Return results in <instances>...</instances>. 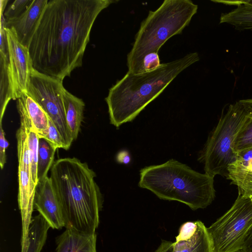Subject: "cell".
Here are the masks:
<instances>
[{
  "label": "cell",
  "instance_id": "cell-26",
  "mask_svg": "<svg viewBox=\"0 0 252 252\" xmlns=\"http://www.w3.org/2000/svg\"><path fill=\"white\" fill-rule=\"evenodd\" d=\"M8 146L4 130L2 128V123H0V166L2 169L6 163V149Z\"/></svg>",
  "mask_w": 252,
  "mask_h": 252
},
{
  "label": "cell",
  "instance_id": "cell-22",
  "mask_svg": "<svg viewBox=\"0 0 252 252\" xmlns=\"http://www.w3.org/2000/svg\"><path fill=\"white\" fill-rule=\"evenodd\" d=\"M251 149H252V116L237 134L233 145V151L237 155Z\"/></svg>",
  "mask_w": 252,
  "mask_h": 252
},
{
  "label": "cell",
  "instance_id": "cell-19",
  "mask_svg": "<svg viewBox=\"0 0 252 252\" xmlns=\"http://www.w3.org/2000/svg\"><path fill=\"white\" fill-rule=\"evenodd\" d=\"M226 177L237 186L239 194L252 195V168L235 162L228 166Z\"/></svg>",
  "mask_w": 252,
  "mask_h": 252
},
{
  "label": "cell",
  "instance_id": "cell-28",
  "mask_svg": "<svg viewBox=\"0 0 252 252\" xmlns=\"http://www.w3.org/2000/svg\"><path fill=\"white\" fill-rule=\"evenodd\" d=\"M174 242L162 240L155 252H173Z\"/></svg>",
  "mask_w": 252,
  "mask_h": 252
},
{
  "label": "cell",
  "instance_id": "cell-3",
  "mask_svg": "<svg viewBox=\"0 0 252 252\" xmlns=\"http://www.w3.org/2000/svg\"><path fill=\"white\" fill-rule=\"evenodd\" d=\"M199 60L197 53H190L153 70L127 72L109 89L105 98L110 124L118 128L134 120L181 72Z\"/></svg>",
  "mask_w": 252,
  "mask_h": 252
},
{
  "label": "cell",
  "instance_id": "cell-8",
  "mask_svg": "<svg viewBox=\"0 0 252 252\" xmlns=\"http://www.w3.org/2000/svg\"><path fill=\"white\" fill-rule=\"evenodd\" d=\"M63 80L32 70L27 93L43 109L58 129L65 145L69 149L73 141L68 128L63 94Z\"/></svg>",
  "mask_w": 252,
  "mask_h": 252
},
{
  "label": "cell",
  "instance_id": "cell-18",
  "mask_svg": "<svg viewBox=\"0 0 252 252\" xmlns=\"http://www.w3.org/2000/svg\"><path fill=\"white\" fill-rule=\"evenodd\" d=\"M220 23L230 24L240 31L252 30V1L239 5L231 11L222 14Z\"/></svg>",
  "mask_w": 252,
  "mask_h": 252
},
{
  "label": "cell",
  "instance_id": "cell-2",
  "mask_svg": "<svg viewBox=\"0 0 252 252\" xmlns=\"http://www.w3.org/2000/svg\"><path fill=\"white\" fill-rule=\"evenodd\" d=\"M88 164L76 158L54 161L50 178L61 204L65 228L95 233L103 197Z\"/></svg>",
  "mask_w": 252,
  "mask_h": 252
},
{
  "label": "cell",
  "instance_id": "cell-20",
  "mask_svg": "<svg viewBox=\"0 0 252 252\" xmlns=\"http://www.w3.org/2000/svg\"><path fill=\"white\" fill-rule=\"evenodd\" d=\"M12 99L9 72L8 52H0V123L6 106Z\"/></svg>",
  "mask_w": 252,
  "mask_h": 252
},
{
  "label": "cell",
  "instance_id": "cell-24",
  "mask_svg": "<svg viewBox=\"0 0 252 252\" xmlns=\"http://www.w3.org/2000/svg\"><path fill=\"white\" fill-rule=\"evenodd\" d=\"M43 138L48 141L56 149L62 148L65 150L63 139L50 118L49 127Z\"/></svg>",
  "mask_w": 252,
  "mask_h": 252
},
{
  "label": "cell",
  "instance_id": "cell-15",
  "mask_svg": "<svg viewBox=\"0 0 252 252\" xmlns=\"http://www.w3.org/2000/svg\"><path fill=\"white\" fill-rule=\"evenodd\" d=\"M65 119L72 139L75 140L80 132L83 119L85 103L82 99L73 95L66 90L63 94Z\"/></svg>",
  "mask_w": 252,
  "mask_h": 252
},
{
  "label": "cell",
  "instance_id": "cell-4",
  "mask_svg": "<svg viewBox=\"0 0 252 252\" xmlns=\"http://www.w3.org/2000/svg\"><path fill=\"white\" fill-rule=\"evenodd\" d=\"M214 179L170 159L142 168L138 186L150 190L160 199L177 201L196 210L206 208L214 200Z\"/></svg>",
  "mask_w": 252,
  "mask_h": 252
},
{
  "label": "cell",
  "instance_id": "cell-27",
  "mask_svg": "<svg viewBox=\"0 0 252 252\" xmlns=\"http://www.w3.org/2000/svg\"><path fill=\"white\" fill-rule=\"evenodd\" d=\"M238 159L235 161L248 168H252V149L242 152L237 155Z\"/></svg>",
  "mask_w": 252,
  "mask_h": 252
},
{
  "label": "cell",
  "instance_id": "cell-21",
  "mask_svg": "<svg viewBox=\"0 0 252 252\" xmlns=\"http://www.w3.org/2000/svg\"><path fill=\"white\" fill-rule=\"evenodd\" d=\"M56 149L44 138H39L37 157V177L38 182L47 177L48 172L54 161Z\"/></svg>",
  "mask_w": 252,
  "mask_h": 252
},
{
  "label": "cell",
  "instance_id": "cell-11",
  "mask_svg": "<svg viewBox=\"0 0 252 252\" xmlns=\"http://www.w3.org/2000/svg\"><path fill=\"white\" fill-rule=\"evenodd\" d=\"M173 252H215L207 227L200 220L182 224L174 242Z\"/></svg>",
  "mask_w": 252,
  "mask_h": 252
},
{
  "label": "cell",
  "instance_id": "cell-6",
  "mask_svg": "<svg viewBox=\"0 0 252 252\" xmlns=\"http://www.w3.org/2000/svg\"><path fill=\"white\" fill-rule=\"evenodd\" d=\"M252 116L239 101L230 104L226 112L222 113L198 158L204 164L206 174L226 177L228 166L238 159L233 151L234 140Z\"/></svg>",
  "mask_w": 252,
  "mask_h": 252
},
{
  "label": "cell",
  "instance_id": "cell-17",
  "mask_svg": "<svg viewBox=\"0 0 252 252\" xmlns=\"http://www.w3.org/2000/svg\"><path fill=\"white\" fill-rule=\"evenodd\" d=\"M49 228L48 223L40 214L33 217L25 252H40L45 243Z\"/></svg>",
  "mask_w": 252,
  "mask_h": 252
},
{
  "label": "cell",
  "instance_id": "cell-31",
  "mask_svg": "<svg viewBox=\"0 0 252 252\" xmlns=\"http://www.w3.org/2000/svg\"><path fill=\"white\" fill-rule=\"evenodd\" d=\"M239 101L245 107L247 110L252 114V98L242 99Z\"/></svg>",
  "mask_w": 252,
  "mask_h": 252
},
{
  "label": "cell",
  "instance_id": "cell-12",
  "mask_svg": "<svg viewBox=\"0 0 252 252\" xmlns=\"http://www.w3.org/2000/svg\"><path fill=\"white\" fill-rule=\"evenodd\" d=\"M48 2V0H32L21 16L6 22V28H13L20 42L28 48Z\"/></svg>",
  "mask_w": 252,
  "mask_h": 252
},
{
  "label": "cell",
  "instance_id": "cell-29",
  "mask_svg": "<svg viewBox=\"0 0 252 252\" xmlns=\"http://www.w3.org/2000/svg\"><path fill=\"white\" fill-rule=\"evenodd\" d=\"M116 159L119 163L127 164L131 161V157L128 151L123 150L118 153Z\"/></svg>",
  "mask_w": 252,
  "mask_h": 252
},
{
  "label": "cell",
  "instance_id": "cell-7",
  "mask_svg": "<svg viewBox=\"0 0 252 252\" xmlns=\"http://www.w3.org/2000/svg\"><path fill=\"white\" fill-rule=\"evenodd\" d=\"M252 227V195L238 193L232 207L207 230L215 252H238Z\"/></svg>",
  "mask_w": 252,
  "mask_h": 252
},
{
  "label": "cell",
  "instance_id": "cell-10",
  "mask_svg": "<svg viewBox=\"0 0 252 252\" xmlns=\"http://www.w3.org/2000/svg\"><path fill=\"white\" fill-rule=\"evenodd\" d=\"M35 208L52 229L65 227L62 207L49 177L39 181L34 198Z\"/></svg>",
  "mask_w": 252,
  "mask_h": 252
},
{
  "label": "cell",
  "instance_id": "cell-30",
  "mask_svg": "<svg viewBox=\"0 0 252 252\" xmlns=\"http://www.w3.org/2000/svg\"><path fill=\"white\" fill-rule=\"evenodd\" d=\"M241 252H252V227L243 243Z\"/></svg>",
  "mask_w": 252,
  "mask_h": 252
},
{
  "label": "cell",
  "instance_id": "cell-14",
  "mask_svg": "<svg viewBox=\"0 0 252 252\" xmlns=\"http://www.w3.org/2000/svg\"><path fill=\"white\" fill-rule=\"evenodd\" d=\"M17 107L20 115V124L24 126L26 131L28 146L30 156L32 178L34 184L37 186L38 183L37 157L39 138L20 98L17 99Z\"/></svg>",
  "mask_w": 252,
  "mask_h": 252
},
{
  "label": "cell",
  "instance_id": "cell-16",
  "mask_svg": "<svg viewBox=\"0 0 252 252\" xmlns=\"http://www.w3.org/2000/svg\"><path fill=\"white\" fill-rule=\"evenodd\" d=\"M20 98L23 102L39 138H43L49 127V117L27 92L23 93Z\"/></svg>",
  "mask_w": 252,
  "mask_h": 252
},
{
  "label": "cell",
  "instance_id": "cell-5",
  "mask_svg": "<svg viewBox=\"0 0 252 252\" xmlns=\"http://www.w3.org/2000/svg\"><path fill=\"white\" fill-rule=\"evenodd\" d=\"M198 5L189 0H164L150 11L141 22L132 47L127 56L128 72H143V60L158 50L170 37L180 34L196 13Z\"/></svg>",
  "mask_w": 252,
  "mask_h": 252
},
{
  "label": "cell",
  "instance_id": "cell-23",
  "mask_svg": "<svg viewBox=\"0 0 252 252\" xmlns=\"http://www.w3.org/2000/svg\"><path fill=\"white\" fill-rule=\"evenodd\" d=\"M32 0H15L3 12L6 22L13 20L21 16L28 8Z\"/></svg>",
  "mask_w": 252,
  "mask_h": 252
},
{
  "label": "cell",
  "instance_id": "cell-9",
  "mask_svg": "<svg viewBox=\"0 0 252 252\" xmlns=\"http://www.w3.org/2000/svg\"><path fill=\"white\" fill-rule=\"evenodd\" d=\"M5 31L12 99L15 100L27 92L33 68L29 49L20 42L14 30L6 27Z\"/></svg>",
  "mask_w": 252,
  "mask_h": 252
},
{
  "label": "cell",
  "instance_id": "cell-13",
  "mask_svg": "<svg viewBox=\"0 0 252 252\" xmlns=\"http://www.w3.org/2000/svg\"><path fill=\"white\" fill-rule=\"evenodd\" d=\"M56 242V252H97L95 233L66 228Z\"/></svg>",
  "mask_w": 252,
  "mask_h": 252
},
{
  "label": "cell",
  "instance_id": "cell-1",
  "mask_svg": "<svg viewBox=\"0 0 252 252\" xmlns=\"http://www.w3.org/2000/svg\"><path fill=\"white\" fill-rule=\"evenodd\" d=\"M113 0H48L28 49L33 68L63 80L82 65L92 27Z\"/></svg>",
  "mask_w": 252,
  "mask_h": 252
},
{
  "label": "cell",
  "instance_id": "cell-25",
  "mask_svg": "<svg viewBox=\"0 0 252 252\" xmlns=\"http://www.w3.org/2000/svg\"><path fill=\"white\" fill-rule=\"evenodd\" d=\"M160 64L158 53L149 54L145 57L143 60V72L156 69Z\"/></svg>",
  "mask_w": 252,
  "mask_h": 252
}]
</instances>
